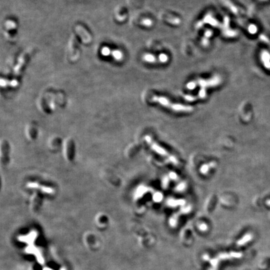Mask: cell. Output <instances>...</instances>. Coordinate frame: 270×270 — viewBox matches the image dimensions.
I'll list each match as a JSON object with an SVG mask.
<instances>
[{
  "label": "cell",
  "mask_w": 270,
  "mask_h": 270,
  "mask_svg": "<svg viewBox=\"0 0 270 270\" xmlns=\"http://www.w3.org/2000/svg\"><path fill=\"white\" fill-rule=\"evenodd\" d=\"M144 61H146L148 62L153 63L156 60V58H154L152 54H146L144 56Z\"/></svg>",
  "instance_id": "3957f363"
},
{
  "label": "cell",
  "mask_w": 270,
  "mask_h": 270,
  "mask_svg": "<svg viewBox=\"0 0 270 270\" xmlns=\"http://www.w3.org/2000/svg\"><path fill=\"white\" fill-rule=\"evenodd\" d=\"M113 54H114L115 57L116 58H117V59H120V58H121L122 57V54H121V53L120 52V51H115V52L113 53Z\"/></svg>",
  "instance_id": "5b68a950"
},
{
  "label": "cell",
  "mask_w": 270,
  "mask_h": 270,
  "mask_svg": "<svg viewBox=\"0 0 270 270\" xmlns=\"http://www.w3.org/2000/svg\"><path fill=\"white\" fill-rule=\"evenodd\" d=\"M102 53H103L104 54H105L106 56H107V55L109 54V53H110V50H109L108 48H105L103 49Z\"/></svg>",
  "instance_id": "8992f818"
},
{
  "label": "cell",
  "mask_w": 270,
  "mask_h": 270,
  "mask_svg": "<svg viewBox=\"0 0 270 270\" xmlns=\"http://www.w3.org/2000/svg\"><path fill=\"white\" fill-rule=\"evenodd\" d=\"M144 25H151V21L149 20H144Z\"/></svg>",
  "instance_id": "52a82bcc"
},
{
  "label": "cell",
  "mask_w": 270,
  "mask_h": 270,
  "mask_svg": "<svg viewBox=\"0 0 270 270\" xmlns=\"http://www.w3.org/2000/svg\"><path fill=\"white\" fill-rule=\"evenodd\" d=\"M159 61H161V62H162V63H164V62H166V61H168V56H167L166 54H161L159 56Z\"/></svg>",
  "instance_id": "277c9868"
},
{
  "label": "cell",
  "mask_w": 270,
  "mask_h": 270,
  "mask_svg": "<svg viewBox=\"0 0 270 270\" xmlns=\"http://www.w3.org/2000/svg\"><path fill=\"white\" fill-rule=\"evenodd\" d=\"M44 270H51V269H47V268H46V269H45Z\"/></svg>",
  "instance_id": "ba28073f"
},
{
  "label": "cell",
  "mask_w": 270,
  "mask_h": 270,
  "mask_svg": "<svg viewBox=\"0 0 270 270\" xmlns=\"http://www.w3.org/2000/svg\"><path fill=\"white\" fill-rule=\"evenodd\" d=\"M148 141L149 143H151V146H152V148L154 149V151H156L157 153H159V154H161V155H163V156H168V158L170 159V161H172L173 163H177V161H176V159L174 158V157H173V156H169L163 149H162L161 147H159V146H158V144H156V143L154 144V143H153L152 142V141H151V138L149 139V138H148Z\"/></svg>",
  "instance_id": "7a4b0ae2"
},
{
  "label": "cell",
  "mask_w": 270,
  "mask_h": 270,
  "mask_svg": "<svg viewBox=\"0 0 270 270\" xmlns=\"http://www.w3.org/2000/svg\"><path fill=\"white\" fill-rule=\"evenodd\" d=\"M153 100L154 102H158L161 105L166 106L167 107L171 108L176 111H192V108L190 107L183 106L182 105H174L171 104V103L166 98L163 97H155L153 98Z\"/></svg>",
  "instance_id": "6da1fadb"
}]
</instances>
